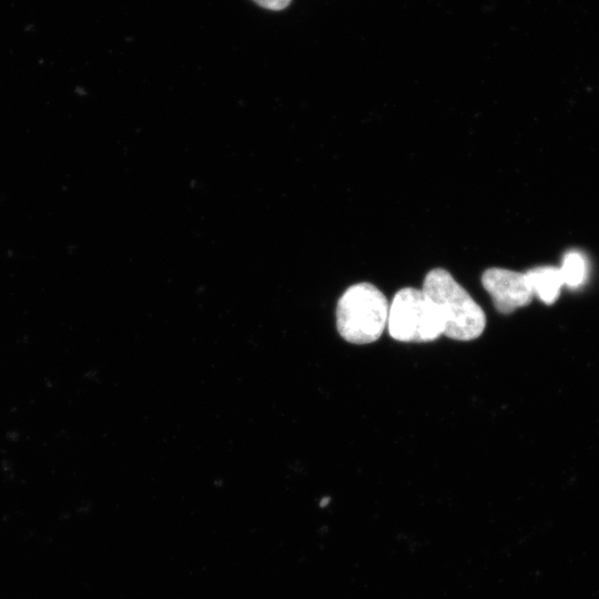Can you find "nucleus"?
Listing matches in <instances>:
<instances>
[{"label":"nucleus","mask_w":599,"mask_h":599,"mask_svg":"<svg viewBox=\"0 0 599 599\" xmlns=\"http://www.w3.org/2000/svg\"><path fill=\"white\" fill-rule=\"evenodd\" d=\"M422 290L441 318L444 335L456 341H471L481 335L486 326L483 308L448 271H429Z\"/></svg>","instance_id":"1"},{"label":"nucleus","mask_w":599,"mask_h":599,"mask_svg":"<svg viewBox=\"0 0 599 599\" xmlns=\"http://www.w3.org/2000/svg\"><path fill=\"white\" fill-rule=\"evenodd\" d=\"M388 309L387 298L375 285L367 282L354 284L337 302V331L349 343H373L387 325Z\"/></svg>","instance_id":"2"},{"label":"nucleus","mask_w":599,"mask_h":599,"mask_svg":"<svg viewBox=\"0 0 599 599\" xmlns=\"http://www.w3.org/2000/svg\"><path fill=\"white\" fill-rule=\"evenodd\" d=\"M389 335L399 342H430L444 334L441 318L423 290L404 287L388 309Z\"/></svg>","instance_id":"3"},{"label":"nucleus","mask_w":599,"mask_h":599,"mask_svg":"<svg viewBox=\"0 0 599 599\" xmlns=\"http://www.w3.org/2000/svg\"><path fill=\"white\" fill-rule=\"evenodd\" d=\"M481 284L491 296L496 309L502 314L528 305L534 295L526 274L507 268L486 270L481 275Z\"/></svg>","instance_id":"4"},{"label":"nucleus","mask_w":599,"mask_h":599,"mask_svg":"<svg viewBox=\"0 0 599 599\" xmlns=\"http://www.w3.org/2000/svg\"><path fill=\"white\" fill-rule=\"evenodd\" d=\"M529 287L544 303H554L564 284L559 268L552 266H539L525 273Z\"/></svg>","instance_id":"5"},{"label":"nucleus","mask_w":599,"mask_h":599,"mask_svg":"<svg viewBox=\"0 0 599 599\" xmlns=\"http://www.w3.org/2000/svg\"><path fill=\"white\" fill-rule=\"evenodd\" d=\"M559 272L564 284L570 287L579 286L586 276L585 258L577 252L567 253Z\"/></svg>","instance_id":"6"},{"label":"nucleus","mask_w":599,"mask_h":599,"mask_svg":"<svg viewBox=\"0 0 599 599\" xmlns=\"http://www.w3.org/2000/svg\"><path fill=\"white\" fill-rule=\"evenodd\" d=\"M258 6L268 9V10H283L285 9L292 0H253Z\"/></svg>","instance_id":"7"},{"label":"nucleus","mask_w":599,"mask_h":599,"mask_svg":"<svg viewBox=\"0 0 599 599\" xmlns=\"http://www.w3.org/2000/svg\"><path fill=\"white\" fill-rule=\"evenodd\" d=\"M329 501V498H324L321 502V506H325Z\"/></svg>","instance_id":"8"}]
</instances>
